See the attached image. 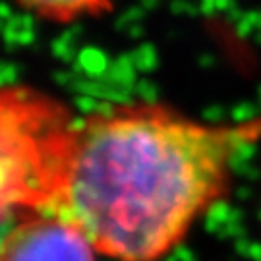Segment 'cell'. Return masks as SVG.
<instances>
[{
  "mask_svg": "<svg viewBox=\"0 0 261 261\" xmlns=\"http://www.w3.org/2000/svg\"><path fill=\"white\" fill-rule=\"evenodd\" d=\"M97 255L77 224L50 211L19 217L0 238V261H97Z\"/></svg>",
  "mask_w": 261,
  "mask_h": 261,
  "instance_id": "cell-3",
  "label": "cell"
},
{
  "mask_svg": "<svg viewBox=\"0 0 261 261\" xmlns=\"http://www.w3.org/2000/svg\"><path fill=\"white\" fill-rule=\"evenodd\" d=\"M25 10L53 23H72L80 18L101 16L112 8V0H18Z\"/></svg>",
  "mask_w": 261,
  "mask_h": 261,
  "instance_id": "cell-4",
  "label": "cell"
},
{
  "mask_svg": "<svg viewBox=\"0 0 261 261\" xmlns=\"http://www.w3.org/2000/svg\"><path fill=\"white\" fill-rule=\"evenodd\" d=\"M261 118L211 124L165 105H122L77 120L50 213L77 224L101 257L159 261L228 192Z\"/></svg>",
  "mask_w": 261,
  "mask_h": 261,
  "instance_id": "cell-1",
  "label": "cell"
},
{
  "mask_svg": "<svg viewBox=\"0 0 261 261\" xmlns=\"http://www.w3.org/2000/svg\"><path fill=\"white\" fill-rule=\"evenodd\" d=\"M75 126L55 97L29 85L0 87V224L55 209Z\"/></svg>",
  "mask_w": 261,
  "mask_h": 261,
  "instance_id": "cell-2",
  "label": "cell"
}]
</instances>
